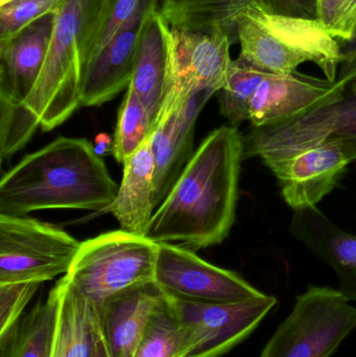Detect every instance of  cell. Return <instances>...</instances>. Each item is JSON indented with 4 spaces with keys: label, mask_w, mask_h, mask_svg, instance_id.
Here are the masks:
<instances>
[{
    "label": "cell",
    "mask_w": 356,
    "mask_h": 357,
    "mask_svg": "<svg viewBox=\"0 0 356 357\" xmlns=\"http://www.w3.org/2000/svg\"><path fill=\"white\" fill-rule=\"evenodd\" d=\"M242 160L238 128L213 130L157 208L144 237L194 252L223 243L235 220Z\"/></svg>",
    "instance_id": "1"
},
{
    "label": "cell",
    "mask_w": 356,
    "mask_h": 357,
    "mask_svg": "<svg viewBox=\"0 0 356 357\" xmlns=\"http://www.w3.org/2000/svg\"><path fill=\"white\" fill-rule=\"evenodd\" d=\"M118 187L91 142L61 136L2 175L0 215L47 209L105 211Z\"/></svg>",
    "instance_id": "2"
},
{
    "label": "cell",
    "mask_w": 356,
    "mask_h": 357,
    "mask_svg": "<svg viewBox=\"0 0 356 357\" xmlns=\"http://www.w3.org/2000/svg\"><path fill=\"white\" fill-rule=\"evenodd\" d=\"M102 0H61L47 54L37 83L12 116L0 119V161L24 148L38 128L49 132L82 106L84 66L81 41Z\"/></svg>",
    "instance_id": "3"
},
{
    "label": "cell",
    "mask_w": 356,
    "mask_h": 357,
    "mask_svg": "<svg viewBox=\"0 0 356 357\" xmlns=\"http://www.w3.org/2000/svg\"><path fill=\"white\" fill-rule=\"evenodd\" d=\"M235 33L238 58L268 73L291 75L311 62L336 82L344 60L342 44L318 18L278 16L249 6L236 18Z\"/></svg>",
    "instance_id": "4"
},
{
    "label": "cell",
    "mask_w": 356,
    "mask_h": 357,
    "mask_svg": "<svg viewBox=\"0 0 356 357\" xmlns=\"http://www.w3.org/2000/svg\"><path fill=\"white\" fill-rule=\"evenodd\" d=\"M157 243L123 230L107 232L82 243L61 280L100 310L133 287L154 282Z\"/></svg>",
    "instance_id": "5"
},
{
    "label": "cell",
    "mask_w": 356,
    "mask_h": 357,
    "mask_svg": "<svg viewBox=\"0 0 356 357\" xmlns=\"http://www.w3.org/2000/svg\"><path fill=\"white\" fill-rule=\"evenodd\" d=\"M327 142L356 160V96L311 109L288 121L253 127L244 137V159L258 157L268 167Z\"/></svg>",
    "instance_id": "6"
},
{
    "label": "cell",
    "mask_w": 356,
    "mask_h": 357,
    "mask_svg": "<svg viewBox=\"0 0 356 357\" xmlns=\"http://www.w3.org/2000/svg\"><path fill=\"white\" fill-rule=\"evenodd\" d=\"M356 328V308L339 289L309 285L259 357H330Z\"/></svg>",
    "instance_id": "7"
},
{
    "label": "cell",
    "mask_w": 356,
    "mask_h": 357,
    "mask_svg": "<svg viewBox=\"0 0 356 357\" xmlns=\"http://www.w3.org/2000/svg\"><path fill=\"white\" fill-rule=\"evenodd\" d=\"M81 245L54 225L26 215H0V283H43L65 275Z\"/></svg>",
    "instance_id": "8"
},
{
    "label": "cell",
    "mask_w": 356,
    "mask_h": 357,
    "mask_svg": "<svg viewBox=\"0 0 356 357\" xmlns=\"http://www.w3.org/2000/svg\"><path fill=\"white\" fill-rule=\"evenodd\" d=\"M163 31L169 73V98L164 109L180 98L198 92L213 96L224 87L232 62L230 46L235 40L227 29L192 31L169 26L163 20Z\"/></svg>",
    "instance_id": "9"
},
{
    "label": "cell",
    "mask_w": 356,
    "mask_h": 357,
    "mask_svg": "<svg viewBox=\"0 0 356 357\" xmlns=\"http://www.w3.org/2000/svg\"><path fill=\"white\" fill-rule=\"evenodd\" d=\"M169 299L185 333L184 357L223 356L251 335L277 304L268 295L238 302Z\"/></svg>",
    "instance_id": "10"
},
{
    "label": "cell",
    "mask_w": 356,
    "mask_h": 357,
    "mask_svg": "<svg viewBox=\"0 0 356 357\" xmlns=\"http://www.w3.org/2000/svg\"><path fill=\"white\" fill-rule=\"evenodd\" d=\"M154 281L167 295L187 301L238 302L265 295L238 273L176 243H157Z\"/></svg>",
    "instance_id": "11"
},
{
    "label": "cell",
    "mask_w": 356,
    "mask_h": 357,
    "mask_svg": "<svg viewBox=\"0 0 356 357\" xmlns=\"http://www.w3.org/2000/svg\"><path fill=\"white\" fill-rule=\"evenodd\" d=\"M54 13L0 43V119L18 112L37 83L54 31Z\"/></svg>",
    "instance_id": "12"
},
{
    "label": "cell",
    "mask_w": 356,
    "mask_h": 357,
    "mask_svg": "<svg viewBox=\"0 0 356 357\" xmlns=\"http://www.w3.org/2000/svg\"><path fill=\"white\" fill-rule=\"evenodd\" d=\"M344 82L311 77L300 73L281 75L268 73L250 108L253 127L274 125L302 114L322 105L342 100Z\"/></svg>",
    "instance_id": "13"
},
{
    "label": "cell",
    "mask_w": 356,
    "mask_h": 357,
    "mask_svg": "<svg viewBox=\"0 0 356 357\" xmlns=\"http://www.w3.org/2000/svg\"><path fill=\"white\" fill-rule=\"evenodd\" d=\"M208 92L180 98L165 109L150 136L155 167V205L158 208L192 158L196 119Z\"/></svg>",
    "instance_id": "14"
},
{
    "label": "cell",
    "mask_w": 356,
    "mask_h": 357,
    "mask_svg": "<svg viewBox=\"0 0 356 357\" xmlns=\"http://www.w3.org/2000/svg\"><path fill=\"white\" fill-rule=\"evenodd\" d=\"M159 0H146L112 41L89 63L84 73L82 106L98 107L129 88L144 25Z\"/></svg>",
    "instance_id": "15"
},
{
    "label": "cell",
    "mask_w": 356,
    "mask_h": 357,
    "mask_svg": "<svg viewBox=\"0 0 356 357\" xmlns=\"http://www.w3.org/2000/svg\"><path fill=\"white\" fill-rule=\"evenodd\" d=\"M350 161L340 146L327 142L270 167L292 209L317 206L338 187Z\"/></svg>",
    "instance_id": "16"
},
{
    "label": "cell",
    "mask_w": 356,
    "mask_h": 357,
    "mask_svg": "<svg viewBox=\"0 0 356 357\" xmlns=\"http://www.w3.org/2000/svg\"><path fill=\"white\" fill-rule=\"evenodd\" d=\"M288 230L334 271L339 291L356 302V235L336 226L317 206L295 210Z\"/></svg>",
    "instance_id": "17"
},
{
    "label": "cell",
    "mask_w": 356,
    "mask_h": 357,
    "mask_svg": "<svg viewBox=\"0 0 356 357\" xmlns=\"http://www.w3.org/2000/svg\"><path fill=\"white\" fill-rule=\"evenodd\" d=\"M50 357H111L98 307L71 291L62 280Z\"/></svg>",
    "instance_id": "18"
},
{
    "label": "cell",
    "mask_w": 356,
    "mask_h": 357,
    "mask_svg": "<svg viewBox=\"0 0 356 357\" xmlns=\"http://www.w3.org/2000/svg\"><path fill=\"white\" fill-rule=\"evenodd\" d=\"M167 294L156 282L133 287L98 310L111 357H134L148 320Z\"/></svg>",
    "instance_id": "19"
},
{
    "label": "cell",
    "mask_w": 356,
    "mask_h": 357,
    "mask_svg": "<svg viewBox=\"0 0 356 357\" xmlns=\"http://www.w3.org/2000/svg\"><path fill=\"white\" fill-rule=\"evenodd\" d=\"M155 167L150 139L123 163L116 197L105 211L116 218L121 230L144 236L156 211Z\"/></svg>",
    "instance_id": "20"
},
{
    "label": "cell",
    "mask_w": 356,
    "mask_h": 357,
    "mask_svg": "<svg viewBox=\"0 0 356 357\" xmlns=\"http://www.w3.org/2000/svg\"><path fill=\"white\" fill-rule=\"evenodd\" d=\"M167 54L163 20L158 8L148 15L138 48L130 87L148 108L156 127L169 98Z\"/></svg>",
    "instance_id": "21"
},
{
    "label": "cell",
    "mask_w": 356,
    "mask_h": 357,
    "mask_svg": "<svg viewBox=\"0 0 356 357\" xmlns=\"http://www.w3.org/2000/svg\"><path fill=\"white\" fill-rule=\"evenodd\" d=\"M56 289L40 299L29 312L0 335V357H50L56 328Z\"/></svg>",
    "instance_id": "22"
},
{
    "label": "cell",
    "mask_w": 356,
    "mask_h": 357,
    "mask_svg": "<svg viewBox=\"0 0 356 357\" xmlns=\"http://www.w3.org/2000/svg\"><path fill=\"white\" fill-rule=\"evenodd\" d=\"M248 0H159L158 13L171 27L200 31L222 26L236 40L235 20Z\"/></svg>",
    "instance_id": "23"
},
{
    "label": "cell",
    "mask_w": 356,
    "mask_h": 357,
    "mask_svg": "<svg viewBox=\"0 0 356 357\" xmlns=\"http://www.w3.org/2000/svg\"><path fill=\"white\" fill-rule=\"evenodd\" d=\"M268 73L238 58L232 60L224 87L219 90L221 113L231 126L250 121L253 98Z\"/></svg>",
    "instance_id": "24"
},
{
    "label": "cell",
    "mask_w": 356,
    "mask_h": 357,
    "mask_svg": "<svg viewBox=\"0 0 356 357\" xmlns=\"http://www.w3.org/2000/svg\"><path fill=\"white\" fill-rule=\"evenodd\" d=\"M185 333L169 296L155 308L134 357H184Z\"/></svg>",
    "instance_id": "25"
},
{
    "label": "cell",
    "mask_w": 356,
    "mask_h": 357,
    "mask_svg": "<svg viewBox=\"0 0 356 357\" xmlns=\"http://www.w3.org/2000/svg\"><path fill=\"white\" fill-rule=\"evenodd\" d=\"M146 0H102L100 10L88 24L81 47L84 66L89 63L112 41L116 33L131 20Z\"/></svg>",
    "instance_id": "26"
},
{
    "label": "cell",
    "mask_w": 356,
    "mask_h": 357,
    "mask_svg": "<svg viewBox=\"0 0 356 357\" xmlns=\"http://www.w3.org/2000/svg\"><path fill=\"white\" fill-rule=\"evenodd\" d=\"M153 131L154 126L148 108L129 86L119 109L113 136L112 155L115 160L123 165L150 139Z\"/></svg>",
    "instance_id": "27"
},
{
    "label": "cell",
    "mask_w": 356,
    "mask_h": 357,
    "mask_svg": "<svg viewBox=\"0 0 356 357\" xmlns=\"http://www.w3.org/2000/svg\"><path fill=\"white\" fill-rule=\"evenodd\" d=\"M61 0H15L0 6V43L10 41L25 27L54 13Z\"/></svg>",
    "instance_id": "28"
},
{
    "label": "cell",
    "mask_w": 356,
    "mask_h": 357,
    "mask_svg": "<svg viewBox=\"0 0 356 357\" xmlns=\"http://www.w3.org/2000/svg\"><path fill=\"white\" fill-rule=\"evenodd\" d=\"M318 19L342 45L348 43L356 33V0H318Z\"/></svg>",
    "instance_id": "29"
},
{
    "label": "cell",
    "mask_w": 356,
    "mask_h": 357,
    "mask_svg": "<svg viewBox=\"0 0 356 357\" xmlns=\"http://www.w3.org/2000/svg\"><path fill=\"white\" fill-rule=\"evenodd\" d=\"M41 284L36 281L0 283V335L22 317L25 307Z\"/></svg>",
    "instance_id": "30"
},
{
    "label": "cell",
    "mask_w": 356,
    "mask_h": 357,
    "mask_svg": "<svg viewBox=\"0 0 356 357\" xmlns=\"http://www.w3.org/2000/svg\"><path fill=\"white\" fill-rule=\"evenodd\" d=\"M254 6L268 14L297 18L317 19L318 0H248Z\"/></svg>",
    "instance_id": "31"
},
{
    "label": "cell",
    "mask_w": 356,
    "mask_h": 357,
    "mask_svg": "<svg viewBox=\"0 0 356 357\" xmlns=\"http://www.w3.org/2000/svg\"><path fill=\"white\" fill-rule=\"evenodd\" d=\"M344 60L341 65L340 81L344 82L347 86L356 82V33L355 38L348 43L342 45Z\"/></svg>",
    "instance_id": "32"
},
{
    "label": "cell",
    "mask_w": 356,
    "mask_h": 357,
    "mask_svg": "<svg viewBox=\"0 0 356 357\" xmlns=\"http://www.w3.org/2000/svg\"><path fill=\"white\" fill-rule=\"evenodd\" d=\"M113 144H111L110 138H108V136L105 135V134H102V135H98V138H96V146H98V149H95L98 154H104L105 152L109 150V146H112Z\"/></svg>",
    "instance_id": "33"
},
{
    "label": "cell",
    "mask_w": 356,
    "mask_h": 357,
    "mask_svg": "<svg viewBox=\"0 0 356 357\" xmlns=\"http://www.w3.org/2000/svg\"><path fill=\"white\" fill-rule=\"evenodd\" d=\"M13 1H15V0H0V6H6V4L10 3Z\"/></svg>",
    "instance_id": "34"
},
{
    "label": "cell",
    "mask_w": 356,
    "mask_h": 357,
    "mask_svg": "<svg viewBox=\"0 0 356 357\" xmlns=\"http://www.w3.org/2000/svg\"><path fill=\"white\" fill-rule=\"evenodd\" d=\"M353 93L356 96V82L353 84Z\"/></svg>",
    "instance_id": "35"
}]
</instances>
